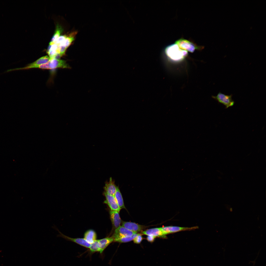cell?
<instances>
[{"instance_id": "6da1fadb", "label": "cell", "mask_w": 266, "mask_h": 266, "mask_svg": "<svg viewBox=\"0 0 266 266\" xmlns=\"http://www.w3.org/2000/svg\"><path fill=\"white\" fill-rule=\"evenodd\" d=\"M85 138H105L115 136H141L130 121L109 117L99 118L93 126L68 134Z\"/></svg>"}, {"instance_id": "7a4b0ae2", "label": "cell", "mask_w": 266, "mask_h": 266, "mask_svg": "<svg viewBox=\"0 0 266 266\" xmlns=\"http://www.w3.org/2000/svg\"><path fill=\"white\" fill-rule=\"evenodd\" d=\"M99 120V115L95 111H90L82 114L68 124L58 128L51 133L43 135L14 140L6 145V147L13 146L21 143L36 140H48L68 136L71 133L90 127ZM5 146V147H6Z\"/></svg>"}, {"instance_id": "3957f363", "label": "cell", "mask_w": 266, "mask_h": 266, "mask_svg": "<svg viewBox=\"0 0 266 266\" xmlns=\"http://www.w3.org/2000/svg\"><path fill=\"white\" fill-rule=\"evenodd\" d=\"M154 65L153 63H147L134 70L128 82L118 91L125 92L134 97L148 80Z\"/></svg>"}, {"instance_id": "277c9868", "label": "cell", "mask_w": 266, "mask_h": 266, "mask_svg": "<svg viewBox=\"0 0 266 266\" xmlns=\"http://www.w3.org/2000/svg\"><path fill=\"white\" fill-rule=\"evenodd\" d=\"M134 70H127L119 72L113 78L104 83H100L99 90L113 88L117 91L123 87L133 74Z\"/></svg>"}, {"instance_id": "5b68a950", "label": "cell", "mask_w": 266, "mask_h": 266, "mask_svg": "<svg viewBox=\"0 0 266 266\" xmlns=\"http://www.w3.org/2000/svg\"><path fill=\"white\" fill-rule=\"evenodd\" d=\"M123 63L122 56L118 51H114L110 63L101 83L107 82L117 75L120 72Z\"/></svg>"}]
</instances>
